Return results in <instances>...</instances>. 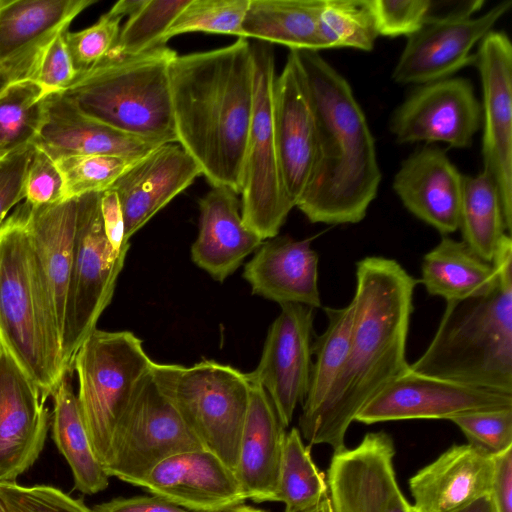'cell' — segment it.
<instances>
[{
  "label": "cell",
  "mask_w": 512,
  "mask_h": 512,
  "mask_svg": "<svg viewBox=\"0 0 512 512\" xmlns=\"http://www.w3.org/2000/svg\"><path fill=\"white\" fill-rule=\"evenodd\" d=\"M324 0H249L243 38L319 52L324 45L319 17Z\"/></svg>",
  "instance_id": "4dcf8cb0"
},
{
  "label": "cell",
  "mask_w": 512,
  "mask_h": 512,
  "mask_svg": "<svg viewBox=\"0 0 512 512\" xmlns=\"http://www.w3.org/2000/svg\"><path fill=\"white\" fill-rule=\"evenodd\" d=\"M247 412L234 473L247 499L274 501L285 439L284 426L262 385L246 373Z\"/></svg>",
  "instance_id": "4316f807"
},
{
  "label": "cell",
  "mask_w": 512,
  "mask_h": 512,
  "mask_svg": "<svg viewBox=\"0 0 512 512\" xmlns=\"http://www.w3.org/2000/svg\"><path fill=\"white\" fill-rule=\"evenodd\" d=\"M249 0H189L165 34L164 40L177 35L203 32L242 37V25Z\"/></svg>",
  "instance_id": "ab89813d"
},
{
  "label": "cell",
  "mask_w": 512,
  "mask_h": 512,
  "mask_svg": "<svg viewBox=\"0 0 512 512\" xmlns=\"http://www.w3.org/2000/svg\"><path fill=\"white\" fill-rule=\"evenodd\" d=\"M318 254L311 239L276 236L262 242L246 263L244 279L252 293L277 302L322 306L318 287Z\"/></svg>",
  "instance_id": "d4e9b609"
},
{
  "label": "cell",
  "mask_w": 512,
  "mask_h": 512,
  "mask_svg": "<svg viewBox=\"0 0 512 512\" xmlns=\"http://www.w3.org/2000/svg\"><path fill=\"white\" fill-rule=\"evenodd\" d=\"M48 95L33 80L12 82L0 95V154L33 144Z\"/></svg>",
  "instance_id": "d590c367"
},
{
  "label": "cell",
  "mask_w": 512,
  "mask_h": 512,
  "mask_svg": "<svg viewBox=\"0 0 512 512\" xmlns=\"http://www.w3.org/2000/svg\"><path fill=\"white\" fill-rule=\"evenodd\" d=\"M189 0H145L128 17L109 57L138 55L166 45L165 34Z\"/></svg>",
  "instance_id": "74e56055"
},
{
  "label": "cell",
  "mask_w": 512,
  "mask_h": 512,
  "mask_svg": "<svg viewBox=\"0 0 512 512\" xmlns=\"http://www.w3.org/2000/svg\"><path fill=\"white\" fill-rule=\"evenodd\" d=\"M483 5L472 1L444 15H429L422 26L407 37L393 69L392 79L400 84H426L445 78L475 64L472 48L492 30L512 6L504 0L480 16Z\"/></svg>",
  "instance_id": "7c38bea8"
},
{
  "label": "cell",
  "mask_w": 512,
  "mask_h": 512,
  "mask_svg": "<svg viewBox=\"0 0 512 512\" xmlns=\"http://www.w3.org/2000/svg\"><path fill=\"white\" fill-rule=\"evenodd\" d=\"M228 187H212L199 199V231L191 247L193 262L223 282L263 240L243 222L241 203Z\"/></svg>",
  "instance_id": "83f0119b"
},
{
  "label": "cell",
  "mask_w": 512,
  "mask_h": 512,
  "mask_svg": "<svg viewBox=\"0 0 512 512\" xmlns=\"http://www.w3.org/2000/svg\"><path fill=\"white\" fill-rule=\"evenodd\" d=\"M468 444L494 457L512 447V408L476 411L450 419Z\"/></svg>",
  "instance_id": "7bdbcfd3"
},
{
  "label": "cell",
  "mask_w": 512,
  "mask_h": 512,
  "mask_svg": "<svg viewBox=\"0 0 512 512\" xmlns=\"http://www.w3.org/2000/svg\"><path fill=\"white\" fill-rule=\"evenodd\" d=\"M417 283L394 259L368 256L356 263L346 361L316 410L299 418V431L309 445L344 449L347 429L359 410L409 367L406 343Z\"/></svg>",
  "instance_id": "6da1fadb"
},
{
  "label": "cell",
  "mask_w": 512,
  "mask_h": 512,
  "mask_svg": "<svg viewBox=\"0 0 512 512\" xmlns=\"http://www.w3.org/2000/svg\"><path fill=\"white\" fill-rule=\"evenodd\" d=\"M482 124L481 104L469 79L449 77L417 87L394 111L390 131L401 144L444 142L470 147Z\"/></svg>",
  "instance_id": "9a60e30c"
},
{
  "label": "cell",
  "mask_w": 512,
  "mask_h": 512,
  "mask_svg": "<svg viewBox=\"0 0 512 512\" xmlns=\"http://www.w3.org/2000/svg\"><path fill=\"white\" fill-rule=\"evenodd\" d=\"M389 434L367 433L354 448L334 452L328 469L333 512H384L397 484Z\"/></svg>",
  "instance_id": "7402d4cb"
},
{
  "label": "cell",
  "mask_w": 512,
  "mask_h": 512,
  "mask_svg": "<svg viewBox=\"0 0 512 512\" xmlns=\"http://www.w3.org/2000/svg\"><path fill=\"white\" fill-rule=\"evenodd\" d=\"M140 158L89 154L55 160L63 181L64 200L109 189Z\"/></svg>",
  "instance_id": "f35d334b"
},
{
  "label": "cell",
  "mask_w": 512,
  "mask_h": 512,
  "mask_svg": "<svg viewBox=\"0 0 512 512\" xmlns=\"http://www.w3.org/2000/svg\"><path fill=\"white\" fill-rule=\"evenodd\" d=\"M100 208L106 237L117 253H127L129 240L125 236V221L116 192L109 188L101 192Z\"/></svg>",
  "instance_id": "c3c4849f"
},
{
  "label": "cell",
  "mask_w": 512,
  "mask_h": 512,
  "mask_svg": "<svg viewBox=\"0 0 512 512\" xmlns=\"http://www.w3.org/2000/svg\"><path fill=\"white\" fill-rule=\"evenodd\" d=\"M293 51L313 103L318 150L296 206L312 223L362 221L381 182L375 140L348 81L316 51Z\"/></svg>",
  "instance_id": "3957f363"
},
{
  "label": "cell",
  "mask_w": 512,
  "mask_h": 512,
  "mask_svg": "<svg viewBox=\"0 0 512 512\" xmlns=\"http://www.w3.org/2000/svg\"><path fill=\"white\" fill-rule=\"evenodd\" d=\"M37 385L0 346V482H12L38 459L51 413Z\"/></svg>",
  "instance_id": "ac0fdd59"
},
{
  "label": "cell",
  "mask_w": 512,
  "mask_h": 512,
  "mask_svg": "<svg viewBox=\"0 0 512 512\" xmlns=\"http://www.w3.org/2000/svg\"><path fill=\"white\" fill-rule=\"evenodd\" d=\"M251 44L254 106L244 153L239 195L244 224L264 241L278 235L294 205L284 187L275 138V53L271 44L260 41Z\"/></svg>",
  "instance_id": "9c48e42d"
},
{
  "label": "cell",
  "mask_w": 512,
  "mask_h": 512,
  "mask_svg": "<svg viewBox=\"0 0 512 512\" xmlns=\"http://www.w3.org/2000/svg\"><path fill=\"white\" fill-rule=\"evenodd\" d=\"M177 143L212 187L240 194L254 106L252 44L246 38L178 55L169 68Z\"/></svg>",
  "instance_id": "7a4b0ae2"
},
{
  "label": "cell",
  "mask_w": 512,
  "mask_h": 512,
  "mask_svg": "<svg viewBox=\"0 0 512 512\" xmlns=\"http://www.w3.org/2000/svg\"><path fill=\"white\" fill-rule=\"evenodd\" d=\"M64 35L60 34L45 50L33 80L47 95L64 92L78 76Z\"/></svg>",
  "instance_id": "bcb514c9"
},
{
  "label": "cell",
  "mask_w": 512,
  "mask_h": 512,
  "mask_svg": "<svg viewBox=\"0 0 512 512\" xmlns=\"http://www.w3.org/2000/svg\"><path fill=\"white\" fill-rule=\"evenodd\" d=\"M11 83L10 78L4 72H0V95Z\"/></svg>",
  "instance_id": "6f0895ef"
},
{
  "label": "cell",
  "mask_w": 512,
  "mask_h": 512,
  "mask_svg": "<svg viewBox=\"0 0 512 512\" xmlns=\"http://www.w3.org/2000/svg\"><path fill=\"white\" fill-rule=\"evenodd\" d=\"M153 361L130 331L94 329L78 348L72 367L78 403L97 459L106 463L121 420Z\"/></svg>",
  "instance_id": "52a82bcc"
},
{
  "label": "cell",
  "mask_w": 512,
  "mask_h": 512,
  "mask_svg": "<svg viewBox=\"0 0 512 512\" xmlns=\"http://www.w3.org/2000/svg\"><path fill=\"white\" fill-rule=\"evenodd\" d=\"M0 346L46 401L66 367L56 313L26 225L25 203L0 227Z\"/></svg>",
  "instance_id": "5b68a950"
},
{
  "label": "cell",
  "mask_w": 512,
  "mask_h": 512,
  "mask_svg": "<svg viewBox=\"0 0 512 512\" xmlns=\"http://www.w3.org/2000/svg\"><path fill=\"white\" fill-rule=\"evenodd\" d=\"M284 512H333V511H332L331 501H330V498H329V495H328L319 504H317L316 506H314V507H312L310 509L303 510V511H288V510H285Z\"/></svg>",
  "instance_id": "11a10c76"
},
{
  "label": "cell",
  "mask_w": 512,
  "mask_h": 512,
  "mask_svg": "<svg viewBox=\"0 0 512 512\" xmlns=\"http://www.w3.org/2000/svg\"><path fill=\"white\" fill-rule=\"evenodd\" d=\"M34 145L30 144L0 157V227L8 212L24 200V180Z\"/></svg>",
  "instance_id": "7dc6e473"
},
{
  "label": "cell",
  "mask_w": 512,
  "mask_h": 512,
  "mask_svg": "<svg viewBox=\"0 0 512 512\" xmlns=\"http://www.w3.org/2000/svg\"><path fill=\"white\" fill-rule=\"evenodd\" d=\"M384 512H418L413 504H410L404 494L397 487L389 496Z\"/></svg>",
  "instance_id": "816d5d0a"
},
{
  "label": "cell",
  "mask_w": 512,
  "mask_h": 512,
  "mask_svg": "<svg viewBox=\"0 0 512 512\" xmlns=\"http://www.w3.org/2000/svg\"><path fill=\"white\" fill-rule=\"evenodd\" d=\"M488 496L494 512H512V447L493 457Z\"/></svg>",
  "instance_id": "681fc988"
},
{
  "label": "cell",
  "mask_w": 512,
  "mask_h": 512,
  "mask_svg": "<svg viewBox=\"0 0 512 512\" xmlns=\"http://www.w3.org/2000/svg\"><path fill=\"white\" fill-rule=\"evenodd\" d=\"M202 172L178 143H164L131 165L110 187L120 201L129 240Z\"/></svg>",
  "instance_id": "44dd1931"
},
{
  "label": "cell",
  "mask_w": 512,
  "mask_h": 512,
  "mask_svg": "<svg viewBox=\"0 0 512 512\" xmlns=\"http://www.w3.org/2000/svg\"><path fill=\"white\" fill-rule=\"evenodd\" d=\"M462 181L446 153L427 145L401 163L392 187L410 213L447 235L459 230Z\"/></svg>",
  "instance_id": "603a6c76"
},
{
  "label": "cell",
  "mask_w": 512,
  "mask_h": 512,
  "mask_svg": "<svg viewBox=\"0 0 512 512\" xmlns=\"http://www.w3.org/2000/svg\"><path fill=\"white\" fill-rule=\"evenodd\" d=\"M512 408V394L432 377L408 367L384 385L356 414L363 424L447 419L486 410Z\"/></svg>",
  "instance_id": "4fadbf2b"
},
{
  "label": "cell",
  "mask_w": 512,
  "mask_h": 512,
  "mask_svg": "<svg viewBox=\"0 0 512 512\" xmlns=\"http://www.w3.org/2000/svg\"><path fill=\"white\" fill-rule=\"evenodd\" d=\"M493 457L467 444L453 445L409 479L418 512H455L488 495Z\"/></svg>",
  "instance_id": "484cf974"
},
{
  "label": "cell",
  "mask_w": 512,
  "mask_h": 512,
  "mask_svg": "<svg viewBox=\"0 0 512 512\" xmlns=\"http://www.w3.org/2000/svg\"><path fill=\"white\" fill-rule=\"evenodd\" d=\"M145 0H120L116 2L112 7L111 11L121 16H131L134 14L143 4Z\"/></svg>",
  "instance_id": "f5cc1de1"
},
{
  "label": "cell",
  "mask_w": 512,
  "mask_h": 512,
  "mask_svg": "<svg viewBox=\"0 0 512 512\" xmlns=\"http://www.w3.org/2000/svg\"><path fill=\"white\" fill-rule=\"evenodd\" d=\"M5 2H6V0H0V9L4 5ZM0 72H3L2 68H1V65H0Z\"/></svg>",
  "instance_id": "680465c9"
},
{
  "label": "cell",
  "mask_w": 512,
  "mask_h": 512,
  "mask_svg": "<svg viewBox=\"0 0 512 512\" xmlns=\"http://www.w3.org/2000/svg\"><path fill=\"white\" fill-rule=\"evenodd\" d=\"M26 206V225L44 275L62 333L66 293L73 259L76 199Z\"/></svg>",
  "instance_id": "f1b7e54d"
},
{
  "label": "cell",
  "mask_w": 512,
  "mask_h": 512,
  "mask_svg": "<svg viewBox=\"0 0 512 512\" xmlns=\"http://www.w3.org/2000/svg\"><path fill=\"white\" fill-rule=\"evenodd\" d=\"M378 36H410L430 15V0H367Z\"/></svg>",
  "instance_id": "ee69618b"
},
{
  "label": "cell",
  "mask_w": 512,
  "mask_h": 512,
  "mask_svg": "<svg viewBox=\"0 0 512 512\" xmlns=\"http://www.w3.org/2000/svg\"><path fill=\"white\" fill-rule=\"evenodd\" d=\"M270 325L257 367L249 372L265 389L284 427L308 392L312 368L314 309L282 304Z\"/></svg>",
  "instance_id": "2e32d148"
},
{
  "label": "cell",
  "mask_w": 512,
  "mask_h": 512,
  "mask_svg": "<svg viewBox=\"0 0 512 512\" xmlns=\"http://www.w3.org/2000/svg\"><path fill=\"white\" fill-rule=\"evenodd\" d=\"M0 501L7 512H94L82 498L45 484L0 482Z\"/></svg>",
  "instance_id": "b9f144b4"
},
{
  "label": "cell",
  "mask_w": 512,
  "mask_h": 512,
  "mask_svg": "<svg viewBox=\"0 0 512 512\" xmlns=\"http://www.w3.org/2000/svg\"><path fill=\"white\" fill-rule=\"evenodd\" d=\"M94 512H192L158 495L114 498L96 504Z\"/></svg>",
  "instance_id": "f907efd6"
},
{
  "label": "cell",
  "mask_w": 512,
  "mask_h": 512,
  "mask_svg": "<svg viewBox=\"0 0 512 512\" xmlns=\"http://www.w3.org/2000/svg\"><path fill=\"white\" fill-rule=\"evenodd\" d=\"M167 45L128 57H105L63 92L83 113L123 133L177 143Z\"/></svg>",
  "instance_id": "8992f818"
},
{
  "label": "cell",
  "mask_w": 512,
  "mask_h": 512,
  "mask_svg": "<svg viewBox=\"0 0 512 512\" xmlns=\"http://www.w3.org/2000/svg\"><path fill=\"white\" fill-rule=\"evenodd\" d=\"M0 512H7L5 507L3 506V504L1 503L0 501Z\"/></svg>",
  "instance_id": "91938a15"
},
{
  "label": "cell",
  "mask_w": 512,
  "mask_h": 512,
  "mask_svg": "<svg viewBox=\"0 0 512 512\" xmlns=\"http://www.w3.org/2000/svg\"><path fill=\"white\" fill-rule=\"evenodd\" d=\"M455 512H494L488 495H485L471 504L455 511Z\"/></svg>",
  "instance_id": "db71d44e"
},
{
  "label": "cell",
  "mask_w": 512,
  "mask_h": 512,
  "mask_svg": "<svg viewBox=\"0 0 512 512\" xmlns=\"http://www.w3.org/2000/svg\"><path fill=\"white\" fill-rule=\"evenodd\" d=\"M327 496L324 474L313 461L299 429L292 428L283 443L274 501L283 502L285 510L303 511L316 506Z\"/></svg>",
  "instance_id": "e575fe53"
},
{
  "label": "cell",
  "mask_w": 512,
  "mask_h": 512,
  "mask_svg": "<svg viewBox=\"0 0 512 512\" xmlns=\"http://www.w3.org/2000/svg\"><path fill=\"white\" fill-rule=\"evenodd\" d=\"M273 121L284 187L295 207L314 169L318 137L308 85L293 51L275 80Z\"/></svg>",
  "instance_id": "e0dca14e"
},
{
  "label": "cell",
  "mask_w": 512,
  "mask_h": 512,
  "mask_svg": "<svg viewBox=\"0 0 512 512\" xmlns=\"http://www.w3.org/2000/svg\"><path fill=\"white\" fill-rule=\"evenodd\" d=\"M24 200L30 206H42L64 200L63 181L55 161L34 146L24 180Z\"/></svg>",
  "instance_id": "f6af8a7d"
},
{
  "label": "cell",
  "mask_w": 512,
  "mask_h": 512,
  "mask_svg": "<svg viewBox=\"0 0 512 512\" xmlns=\"http://www.w3.org/2000/svg\"><path fill=\"white\" fill-rule=\"evenodd\" d=\"M459 230L462 241L488 262L508 234L498 189L485 170L475 176L463 175Z\"/></svg>",
  "instance_id": "d6a6232c"
},
{
  "label": "cell",
  "mask_w": 512,
  "mask_h": 512,
  "mask_svg": "<svg viewBox=\"0 0 512 512\" xmlns=\"http://www.w3.org/2000/svg\"><path fill=\"white\" fill-rule=\"evenodd\" d=\"M492 263L499 272L487 294L448 301L438 328L411 370L512 394V240L505 234Z\"/></svg>",
  "instance_id": "277c9868"
},
{
  "label": "cell",
  "mask_w": 512,
  "mask_h": 512,
  "mask_svg": "<svg viewBox=\"0 0 512 512\" xmlns=\"http://www.w3.org/2000/svg\"><path fill=\"white\" fill-rule=\"evenodd\" d=\"M101 192L76 199L72 266L61 333L62 355L71 370L75 353L110 304L127 253L111 247L103 226Z\"/></svg>",
  "instance_id": "30bf717a"
},
{
  "label": "cell",
  "mask_w": 512,
  "mask_h": 512,
  "mask_svg": "<svg viewBox=\"0 0 512 512\" xmlns=\"http://www.w3.org/2000/svg\"><path fill=\"white\" fill-rule=\"evenodd\" d=\"M33 145L55 161L89 154L140 158L161 144L123 133L86 115L61 92L46 97L43 121Z\"/></svg>",
  "instance_id": "cb8c5ba5"
},
{
  "label": "cell",
  "mask_w": 512,
  "mask_h": 512,
  "mask_svg": "<svg viewBox=\"0 0 512 512\" xmlns=\"http://www.w3.org/2000/svg\"><path fill=\"white\" fill-rule=\"evenodd\" d=\"M121 20V16L109 10L91 26L65 32L67 49L78 75L108 56L118 39Z\"/></svg>",
  "instance_id": "60d3db41"
},
{
  "label": "cell",
  "mask_w": 512,
  "mask_h": 512,
  "mask_svg": "<svg viewBox=\"0 0 512 512\" xmlns=\"http://www.w3.org/2000/svg\"><path fill=\"white\" fill-rule=\"evenodd\" d=\"M140 487L192 512H221L247 500L234 471L204 448L164 459Z\"/></svg>",
  "instance_id": "ffe728a7"
},
{
  "label": "cell",
  "mask_w": 512,
  "mask_h": 512,
  "mask_svg": "<svg viewBox=\"0 0 512 512\" xmlns=\"http://www.w3.org/2000/svg\"><path fill=\"white\" fill-rule=\"evenodd\" d=\"M95 0H6L0 9V65L12 82L34 80L49 45Z\"/></svg>",
  "instance_id": "d6986e66"
},
{
  "label": "cell",
  "mask_w": 512,
  "mask_h": 512,
  "mask_svg": "<svg viewBox=\"0 0 512 512\" xmlns=\"http://www.w3.org/2000/svg\"><path fill=\"white\" fill-rule=\"evenodd\" d=\"M151 375L202 446L235 470L247 412L246 373L214 360L152 363Z\"/></svg>",
  "instance_id": "ba28073f"
},
{
  "label": "cell",
  "mask_w": 512,
  "mask_h": 512,
  "mask_svg": "<svg viewBox=\"0 0 512 512\" xmlns=\"http://www.w3.org/2000/svg\"><path fill=\"white\" fill-rule=\"evenodd\" d=\"M324 49L373 50L378 33L367 0H324L319 17Z\"/></svg>",
  "instance_id": "8d00e7d4"
},
{
  "label": "cell",
  "mask_w": 512,
  "mask_h": 512,
  "mask_svg": "<svg viewBox=\"0 0 512 512\" xmlns=\"http://www.w3.org/2000/svg\"><path fill=\"white\" fill-rule=\"evenodd\" d=\"M69 373L62 377L51 395L52 437L71 469L74 489L92 495L107 488L109 475L92 449Z\"/></svg>",
  "instance_id": "1f68e13d"
},
{
  "label": "cell",
  "mask_w": 512,
  "mask_h": 512,
  "mask_svg": "<svg viewBox=\"0 0 512 512\" xmlns=\"http://www.w3.org/2000/svg\"><path fill=\"white\" fill-rule=\"evenodd\" d=\"M327 326L312 343L310 382L307 395L302 403L299 418L313 413L323 401L334 380L341 371L350 346L354 321V303L341 308H324Z\"/></svg>",
  "instance_id": "836d02e7"
},
{
  "label": "cell",
  "mask_w": 512,
  "mask_h": 512,
  "mask_svg": "<svg viewBox=\"0 0 512 512\" xmlns=\"http://www.w3.org/2000/svg\"><path fill=\"white\" fill-rule=\"evenodd\" d=\"M475 65L482 84L484 169L499 192L506 231L512 230V45L503 31L480 42Z\"/></svg>",
  "instance_id": "5bb4252c"
},
{
  "label": "cell",
  "mask_w": 512,
  "mask_h": 512,
  "mask_svg": "<svg viewBox=\"0 0 512 512\" xmlns=\"http://www.w3.org/2000/svg\"><path fill=\"white\" fill-rule=\"evenodd\" d=\"M201 448V442L160 390L150 370L119 424L103 468L109 477L140 486L164 459Z\"/></svg>",
  "instance_id": "8fae6325"
},
{
  "label": "cell",
  "mask_w": 512,
  "mask_h": 512,
  "mask_svg": "<svg viewBox=\"0 0 512 512\" xmlns=\"http://www.w3.org/2000/svg\"><path fill=\"white\" fill-rule=\"evenodd\" d=\"M1 156H2V155L0 154V157H1Z\"/></svg>",
  "instance_id": "94428289"
},
{
  "label": "cell",
  "mask_w": 512,
  "mask_h": 512,
  "mask_svg": "<svg viewBox=\"0 0 512 512\" xmlns=\"http://www.w3.org/2000/svg\"><path fill=\"white\" fill-rule=\"evenodd\" d=\"M221 512H266V511H264L262 509H258V508L252 507V506H247V505H244V504H240V505L231 507V508L226 509V510L221 511Z\"/></svg>",
  "instance_id": "9f6ffc18"
},
{
  "label": "cell",
  "mask_w": 512,
  "mask_h": 512,
  "mask_svg": "<svg viewBox=\"0 0 512 512\" xmlns=\"http://www.w3.org/2000/svg\"><path fill=\"white\" fill-rule=\"evenodd\" d=\"M498 281L499 272L492 262L447 235L424 255L418 280L429 295L446 302L487 294Z\"/></svg>",
  "instance_id": "f546056e"
}]
</instances>
